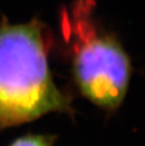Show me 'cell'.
<instances>
[{"label":"cell","instance_id":"3957f363","mask_svg":"<svg viewBox=\"0 0 145 146\" xmlns=\"http://www.w3.org/2000/svg\"><path fill=\"white\" fill-rule=\"evenodd\" d=\"M50 142L42 136L29 135L16 139L10 146H49Z\"/></svg>","mask_w":145,"mask_h":146},{"label":"cell","instance_id":"7a4b0ae2","mask_svg":"<svg viewBox=\"0 0 145 146\" xmlns=\"http://www.w3.org/2000/svg\"><path fill=\"white\" fill-rule=\"evenodd\" d=\"M76 6V5H75ZM77 8V7H76ZM73 11V71L80 90L101 107L114 108L127 90L130 64L124 51L113 39L99 34L85 16Z\"/></svg>","mask_w":145,"mask_h":146},{"label":"cell","instance_id":"6da1fadb","mask_svg":"<svg viewBox=\"0 0 145 146\" xmlns=\"http://www.w3.org/2000/svg\"><path fill=\"white\" fill-rule=\"evenodd\" d=\"M67 110L49 73L40 27L30 23L0 29V128Z\"/></svg>","mask_w":145,"mask_h":146}]
</instances>
